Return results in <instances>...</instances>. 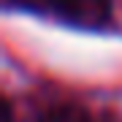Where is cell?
<instances>
[{"label": "cell", "mask_w": 122, "mask_h": 122, "mask_svg": "<svg viewBox=\"0 0 122 122\" xmlns=\"http://www.w3.org/2000/svg\"><path fill=\"white\" fill-rule=\"evenodd\" d=\"M14 5H22L30 11L52 14L68 25L98 30L111 16V0H8Z\"/></svg>", "instance_id": "1"}, {"label": "cell", "mask_w": 122, "mask_h": 122, "mask_svg": "<svg viewBox=\"0 0 122 122\" xmlns=\"http://www.w3.org/2000/svg\"><path fill=\"white\" fill-rule=\"evenodd\" d=\"M44 122H92V119L79 109H57L52 114H46Z\"/></svg>", "instance_id": "2"}]
</instances>
